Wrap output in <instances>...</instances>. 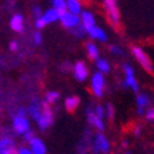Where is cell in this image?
Instances as JSON below:
<instances>
[{
	"label": "cell",
	"mask_w": 154,
	"mask_h": 154,
	"mask_svg": "<svg viewBox=\"0 0 154 154\" xmlns=\"http://www.w3.org/2000/svg\"><path fill=\"white\" fill-rule=\"evenodd\" d=\"M60 21L63 24V26L67 29H75L76 26L81 24V20H79V15H74L69 14L68 11H65L60 15Z\"/></svg>",
	"instance_id": "7"
},
{
	"label": "cell",
	"mask_w": 154,
	"mask_h": 154,
	"mask_svg": "<svg viewBox=\"0 0 154 154\" xmlns=\"http://www.w3.org/2000/svg\"><path fill=\"white\" fill-rule=\"evenodd\" d=\"M74 75H75V79L79 81V82H83L88 75H89V71H88V67L85 65L83 61H78L75 65H74Z\"/></svg>",
	"instance_id": "10"
},
{
	"label": "cell",
	"mask_w": 154,
	"mask_h": 154,
	"mask_svg": "<svg viewBox=\"0 0 154 154\" xmlns=\"http://www.w3.org/2000/svg\"><path fill=\"white\" fill-rule=\"evenodd\" d=\"M35 26L38 29H42L43 26H46V22L43 21V18L39 17V18H36V21H35Z\"/></svg>",
	"instance_id": "29"
},
{
	"label": "cell",
	"mask_w": 154,
	"mask_h": 154,
	"mask_svg": "<svg viewBox=\"0 0 154 154\" xmlns=\"http://www.w3.org/2000/svg\"><path fill=\"white\" fill-rule=\"evenodd\" d=\"M42 18H43V21L46 22V25H47V24H50V22H54V21H57V20H60V14H58L53 7H51V8H47V10L43 13Z\"/></svg>",
	"instance_id": "14"
},
{
	"label": "cell",
	"mask_w": 154,
	"mask_h": 154,
	"mask_svg": "<svg viewBox=\"0 0 154 154\" xmlns=\"http://www.w3.org/2000/svg\"><path fill=\"white\" fill-rule=\"evenodd\" d=\"M10 50H13V51L18 50V43L15 42V40H13V42L10 43Z\"/></svg>",
	"instance_id": "35"
},
{
	"label": "cell",
	"mask_w": 154,
	"mask_h": 154,
	"mask_svg": "<svg viewBox=\"0 0 154 154\" xmlns=\"http://www.w3.org/2000/svg\"><path fill=\"white\" fill-rule=\"evenodd\" d=\"M28 114L35 119L40 129H47L53 124V112L46 103L42 104L38 100L32 101L28 108Z\"/></svg>",
	"instance_id": "1"
},
{
	"label": "cell",
	"mask_w": 154,
	"mask_h": 154,
	"mask_svg": "<svg viewBox=\"0 0 154 154\" xmlns=\"http://www.w3.org/2000/svg\"><path fill=\"white\" fill-rule=\"evenodd\" d=\"M58 99H60V94H58V92H47L46 97H45L46 104H54V103H57Z\"/></svg>",
	"instance_id": "23"
},
{
	"label": "cell",
	"mask_w": 154,
	"mask_h": 154,
	"mask_svg": "<svg viewBox=\"0 0 154 154\" xmlns=\"http://www.w3.org/2000/svg\"><path fill=\"white\" fill-rule=\"evenodd\" d=\"M94 153H108L110 151V142L103 133H97L93 139Z\"/></svg>",
	"instance_id": "6"
},
{
	"label": "cell",
	"mask_w": 154,
	"mask_h": 154,
	"mask_svg": "<svg viewBox=\"0 0 154 154\" xmlns=\"http://www.w3.org/2000/svg\"><path fill=\"white\" fill-rule=\"evenodd\" d=\"M85 33H86V32H85V29H83V26L79 24V25L75 28V35H76V36H81V38H82Z\"/></svg>",
	"instance_id": "30"
},
{
	"label": "cell",
	"mask_w": 154,
	"mask_h": 154,
	"mask_svg": "<svg viewBox=\"0 0 154 154\" xmlns=\"http://www.w3.org/2000/svg\"><path fill=\"white\" fill-rule=\"evenodd\" d=\"M0 154H15L14 140L7 133L0 137Z\"/></svg>",
	"instance_id": "9"
},
{
	"label": "cell",
	"mask_w": 154,
	"mask_h": 154,
	"mask_svg": "<svg viewBox=\"0 0 154 154\" xmlns=\"http://www.w3.org/2000/svg\"><path fill=\"white\" fill-rule=\"evenodd\" d=\"M110 51H111L112 54H117V56H119V54L124 53V50H122L119 46H117V45H112V46H110Z\"/></svg>",
	"instance_id": "26"
},
{
	"label": "cell",
	"mask_w": 154,
	"mask_h": 154,
	"mask_svg": "<svg viewBox=\"0 0 154 154\" xmlns=\"http://www.w3.org/2000/svg\"><path fill=\"white\" fill-rule=\"evenodd\" d=\"M96 65H97V68H99V72H100V74H107V72H110V64H108L107 60L99 58Z\"/></svg>",
	"instance_id": "22"
},
{
	"label": "cell",
	"mask_w": 154,
	"mask_h": 154,
	"mask_svg": "<svg viewBox=\"0 0 154 154\" xmlns=\"http://www.w3.org/2000/svg\"><path fill=\"white\" fill-rule=\"evenodd\" d=\"M51 4H53V8L57 11L60 15L67 11V2H65V0H54Z\"/></svg>",
	"instance_id": "20"
},
{
	"label": "cell",
	"mask_w": 154,
	"mask_h": 154,
	"mask_svg": "<svg viewBox=\"0 0 154 154\" xmlns=\"http://www.w3.org/2000/svg\"><path fill=\"white\" fill-rule=\"evenodd\" d=\"M88 119H89V122L94 126V128L97 129V131H103V129H104V122H103V119L97 118L96 115H94L93 111H88Z\"/></svg>",
	"instance_id": "16"
},
{
	"label": "cell",
	"mask_w": 154,
	"mask_h": 154,
	"mask_svg": "<svg viewBox=\"0 0 154 154\" xmlns=\"http://www.w3.org/2000/svg\"><path fill=\"white\" fill-rule=\"evenodd\" d=\"M90 88H92V92L96 97H101L104 93V86H106V82H104V76L100 72H96L92 76V81H90Z\"/></svg>",
	"instance_id": "5"
},
{
	"label": "cell",
	"mask_w": 154,
	"mask_h": 154,
	"mask_svg": "<svg viewBox=\"0 0 154 154\" xmlns=\"http://www.w3.org/2000/svg\"><path fill=\"white\" fill-rule=\"evenodd\" d=\"M17 154H32V153H31L28 147H20L17 150Z\"/></svg>",
	"instance_id": "33"
},
{
	"label": "cell",
	"mask_w": 154,
	"mask_h": 154,
	"mask_svg": "<svg viewBox=\"0 0 154 154\" xmlns=\"http://www.w3.org/2000/svg\"><path fill=\"white\" fill-rule=\"evenodd\" d=\"M10 26L15 32H21L24 29V17L21 14H14L10 20Z\"/></svg>",
	"instance_id": "12"
},
{
	"label": "cell",
	"mask_w": 154,
	"mask_h": 154,
	"mask_svg": "<svg viewBox=\"0 0 154 154\" xmlns=\"http://www.w3.org/2000/svg\"><path fill=\"white\" fill-rule=\"evenodd\" d=\"M33 42H35L36 45H40V43H42V33L40 32L33 33Z\"/></svg>",
	"instance_id": "31"
},
{
	"label": "cell",
	"mask_w": 154,
	"mask_h": 154,
	"mask_svg": "<svg viewBox=\"0 0 154 154\" xmlns=\"http://www.w3.org/2000/svg\"><path fill=\"white\" fill-rule=\"evenodd\" d=\"M106 112H107V118L108 119H112V117H114V108H112V106L111 104H108L107 106V108H106Z\"/></svg>",
	"instance_id": "28"
},
{
	"label": "cell",
	"mask_w": 154,
	"mask_h": 154,
	"mask_svg": "<svg viewBox=\"0 0 154 154\" xmlns=\"http://www.w3.org/2000/svg\"><path fill=\"white\" fill-rule=\"evenodd\" d=\"M124 72H125V75L126 76H135V69H133L132 65H129V64H124Z\"/></svg>",
	"instance_id": "25"
},
{
	"label": "cell",
	"mask_w": 154,
	"mask_h": 154,
	"mask_svg": "<svg viewBox=\"0 0 154 154\" xmlns=\"http://www.w3.org/2000/svg\"><path fill=\"white\" fill-rule=\"evenodd\" d=\"M33 14H35V17H36V18L42 17V14H43V13H42V11H40V7H39V6H36V7L33 8Z\"/></svg>",
	"instance_id": "34"
},
{
	"label": "cell",
	"mask_w": 154,
	"mask_h": 154,
	"mask_svg": "<svg viewBox=\"0 0 154 154\" xmlns=\"http://www.w3.org/2000/svg\"><path fill=\"white\" fill-rule=\"evenodd\" d=\"M146 118L150 119V121H154V108H149L146 111Z\"/></svg>",
	"instance_id": "32"
},
{
	"label": "cell",
	"mask_w": 154,
	"mask_h": 154,
	"mask_svg": "<svg viewBox=\"0 0 154 154\" xmlns=\"http://www.w3.org/2000/svg\"><path fill=\"white\" fill-rule=\"evenodd\" d=\"M104 7H106V11H107L108 18H110L111 24L118 25L119 20H121V14H119L117 2H115V0H106V2H104Z\"/></svg>",
	"instance_id": "3"
},
{
	"label": "cell",
	"mask_w": 154,
	"mask_h": 154,
	"mask_svg": "<svg viewBox=\"0 0 154 154\" xmlns=\"http://www.w3.org/2000/svg\"><path fill=\"white\" fill-rule=\"evenodd\" d=\"M86 51H88V57L90 60H99V49L94 43L88 42L86 43Z\"/></svg>",
	"instance_id": "19"
},
{
	"label": "cell",
	"mask_w": 154,
	"mask_h": 154,
	"mask_svg": "<svg viewBox=\"0 0 154 154\" xmlns=\"http://www.w3.org/2000/svg\"><path fill=\"white\" fill-rule=\"evenodd\" d=\"M94 115H96L97 118L100 119H104V117H106V108L101 107V106H96V108L93 110Z\"/></svg>",
	"instance_id": "24"
},
{
	"label": "cell",
	"mask_w": 154,
	"mask_h": 154,
	"mask_svg": "<svg viewBox=\"0 0 154 154\" xmlns=\"http://www.w3.org/2000/svg\"><path fill=\"white\" fill-rule=\"evenodd\" d=\"M24 139H25L28 143H31V142L35 139V133H33L32 131H28L26 133H24Z\"/></svg>",
	"instance_id": "27"
},
{
	"label": "cell",
	"mask_w": 154,
	"mask_h": 154,
	"mask_svg": "<svg viewBox=\"0 0 154 154\" xmlns=\"http://www.w3.org/2000/svg\"><path fill=\"white\" fill-rule=\"evenodd\" d=\"M149 96L147 94H137L136 104H137V114H143V108L149 106Z\"/></svg>",
	"instance_id": "17"
},
{
	"label": "cell",
	"mask_w": 154,
	"mask_h": 154,
	"mask_svg": "<svg viewBox=\"0 0 154 154\" xmlns=\"http://www.w3.org/2000/svg\"><path fill=\"white\" fill-rule=\"evenodd\" d=\"M79 103H81V99H79L78 96H71V97H67V99H65L64 106L68 111H74L79 106Z\"/></svg>",
	"instance_id": "18"
},
{
	"label": "cell",
	"mask_w": 154,
	"mask_h": 154,
	"mask_svg": "<svg viewBox=\"0 0 154 154\" xmlns=\"http://www.w3.org/2000/svg\"><path fill=\"white\" fill-rule=\"evenodd\" d=\"M132 53H133V56H135V58L137 60V63H139L146 71L153 72V63H151L150 57L147 56V53L143 49H140V47H132Z\"/></svg>",
	"instance_id": "2"
},
{
	"label": "cell",
	"mask_w": 154,
	"mask_h": 154,
	"mask_svg": "<svg viewBox=\"0 0 154 154\" xmlns=\"http://www.w3.org/2000/svg\"><path fill=\"white\" fill-rule=\"evenodd\" d=\"M13 129L18 135H24L29 131V121L26 118V115H20L15 114L13 118Z\"/></svg>",
	"instance_id": "4"
},
{
	"label": "cell",
	"mask_w": 154,
	"mask_h": 154,
	"mask_svg": "<svg viewBox=\"0 0 154 154\" xmlns=\"http://www.w3.org/2000/svg\"><path fill=\"white\" fill-rule=\"evenodd\" d=\"M31 147H29V150H31V153L32 154H46V146H45V143H43L40 139H38V137H35V139L31 142Z\"/></svg>",
	"instance_id": "11"
},
{
	"label": "cell",
	"mask_w": 154,
	"mask_h": 154,
	"mask_svg": "<svg viewBox=\"0 0 154 154\" xmlns=\"http://www.w3.org/2000/svg\"><path fill=\"white\" fill-rule=\"evenodd\" d=\"M81 25L83 26L85 32L89 33L90 31L96 26V21H94L93 13H90V11H88V10L82 11V13H81Z\"/></svg>",
	"instance_id": "8"
},
{
	"label": "cell",
	"mask_w": 154,
	"mask_h": 154,
	"mask_svg": "<svg viewBox=\"0 0 154 154\" xmlns=\"http://www.w3.org/2000/svg\"><path fill=\"white\" fill-rule=\"evenodd\" d=\"M122 85L125 86V88H131L132 90H135L136 92L137 90V81H136V78L135 76H125V81L122 82Z\"/></svg>",
	"instance_id": "21"
},
{
	"label": "cell",
	"mask_w": 154,
	"mask_h": 154,
	"mask_svg": "<svg viewBox=\"0 0 154 154\" xmlns=\"http://www.w3.org/2000/svg\"><path fill=\"white\" fill-rule=\"evenodd\" d=\"M67 11L69 14L79 15L82 13V3L78 2V0H68L67 2Z\"/></svg>",
	"instance_id": "13"
},
{
	"label": "cell",
	"mask_w": 154,
	"mask_h": 154,
	"mask_svg": "<svg viewBox=\"0 0 154 154\" xmlns=\"http://www.w3.org/2000/svg\"><path fill=\"white\" fill-rule=\"evenodd\" d=\"M89 35L92 39L100 40V42H106V40H107V33H106V31H104L103 28H99V26H94L89 32Z\"/></svg>",
	"instance_id": "15"
}]
</instances>
